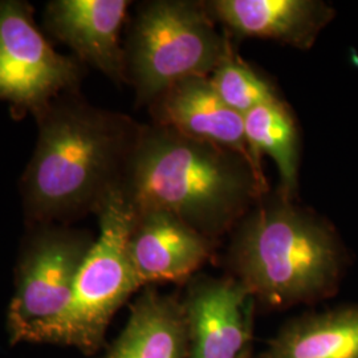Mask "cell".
<instances>
[{
  "instance_id": "cell-1",
  "label": "cell",
  "mask_w": 358,
  "mask_h": 358,
  "mask_svg": "<svg viewBox=\"0 0 358 358\" xmlns=\"http://www.w3.org/2000/svg\"><path fill=\"white\" fill-rule=\"evenodd\" d=\"M122 190L136 211L162 210L214 239L241 222L268 194L243 155L142 125Z\"/></svg>"
},
{
  "instance_id": "cell-2",
  "label": "cell",
  "mask_w": 358,
  "mask_h": 358,
  "mask_svg": "<svg viewBox=\"0 0 358 358\" xmlns=\"http://www.w3.org/2000/svg\"><path fill=\"white\" fill-rule=\"evenodd\" d=\"M38 118V146L22 180L28 215L47 222L99 213L124 185L142 125L73 99Z\"/></svg>"
},
{
  "instance_id": "cell-3",
  "label": "cell",
  "mask_w": 358,
  "mask_h": 358,
  "mask_svg": "<svg viewBox=\"0 0 358 358\" xmlns=\"http://www.w3.org/2000/svg\"><path fill=\"white\" fill-rule=\"evenodd\" d=\"M231 260L236 280L252 299L273 308L332 294L343 269L332 229L278 192L263 196L241 220Z\"/></svg>"
},
{
  "instance_id": "cell-4",
  "label": "cell",
  "mask_w": 358,
  "mask_h": 358,
  "mask_svg": "<svg viewBox=\"0 0 358 358\" xmlns=\"http://www.w3.org/2000/svg\"><path fill=\"white\" fill-rule=\"evenodd\" d=\"M205 3L155 0L137 13L125 48L127 77L137 103L150 105L189 77H210L231 53Z\"/></svg>"
},
{
  "instance_id": "cell-5",
  "label": "cell",
  "mask_w": 358,
  "mask_h": 358,
  "mask_svg": "<svg viewBox=\"0 0 358 358\" xmlns=\"http://www.w3.org/2000/svg\"><path fill=\"white\" fill-rule=\"evenodd\" d=\"M97 214L100 234L77 273L69 304L38 343L94 352L115 312L142 287L129 252L137 213L122 187L108 196Z\"/></svg>"
},
{
  "instance_id": "cell-6",
  "label": "cell",
  "mask_w": 358,
  "mask_h": 358,
  "mask_svg": "<svg viewBox=\"0 0 358 358\" xmlns=\"http://www.w3.org/2000/svg\"><path fill=\"white\" fill-rule=\"evenodd\" d=\"M80 78V64L52 48L27 3L0 1V100L38 117Z\"/></svg>"
},
{
  "instance_id": "cell-7",
  "label": "cell",
  "mask_w": 358,
  "mask_h": 358,
  "mask_svg": "<svg viewBox=\"0 0 358 358\" xmlns=\"http://www.w3.org/2000/svg\"><path fill=\"white\" fill-rule=\"evenodd\" d=\"M90 236L47 229L32 241L19 268L8 324L17 341H38L69 304L77 273L90 252Z\"/></svg>"
},
{
  "instance_id": "cell-8",
  "label": "cell",
  "mask_w": 358,
  "mask_h": 358,
  "mask_svg": "<svg viewBox=\"0 0 358 358\" xmlns=\"http://www.w3.org/2000/svg\"><path fill=\"white\" fill-rule=\"evenodd\" d=\"M254 299L236 279H201L183 301L187 358H243L251 334Z\"/></svg>"
},
{
  "instance_id": "cell-9",
  "label": "cell",
  "mask_w": 358,
  "mask_h": 358,
  "mask_svg": "<svg viewBox=\"0 0 358 358\" xmlns=\"http://www.w3.org/2000/svg\"><path fill=\"white\" fill-rule=\"evenodd\" d=\"M129 252L141 285L178 282L201 268L213 242L179 217L162 211H136Z\"/></svg>"
},
{
  "instance_id": "cell-10",
  "label": "cell",
  "mask_w": 358,
  "mask_h": 358,
  "mask_svg": "<svg viewBox=\"0 0 358 358\" xmlns=\"http://www.w3.org/2000/svg\"><path fill=\"white\" fill-rule=\"evenodd\" d=\"M129 6L127 0H56L48 4L45 20L80 60L121 83L128 81L121 31Z\"/></svg>"
},
{
  "instance_id": "cell-11",
  "label": "cell",
  "mask_w": 358,
  "mask_h": 358,
  "mask_svg": "<svg viewBox=\"0 0 358 358\" xmlns=\"http://www.w3.org/2000/svg\"><path fill=\"white\" fill-rule=\"evenodd\" d=\"M149 106L154 124L226 148L252 164L244 136V117L223 103L210 77L185 78L165 90Z\"/></svg>"
},
{
  "instance_id": "cell-12",
  "label": "cell",
  "mask_w": 358,
  "mask_h": 358,
  "mask_svg": "<svg viewBox=\"0 0 358 358\" xmlns=\"http://www.w3.org/2000/svg\"><path fill=\"white\" fill-rule=\"evenodd\" d=\"M206 7L215 22L242 38H266L296 50H310L333 17L317 0H211Z\"/></svg>"
},
{
  "instance_id": "cell-13",
  "label": "cell",
  "mask_w": 358,
  "mask_h": 358,
  "mask_svg": "<svg viewBox=\"0 0 358 358\" xmlns=\"http://www.w3.org/2000/svg\"><path fill=\"white\" fill-rule=\"evenodd\" d=\"M189 329L183 303L148 289L131 307L125 329L106 358H186Z\"/></svg>"
},
{
  "instance_id": "cell-14",
  "label": "cell",
  "mask_w": 358,
  "mask_h": 358,
  "mask_svg": "<svg viewBox=\"0 0 358 358\" xmlns=\"http://www.w3.org/2000/svg\"><path fill=\"white\" fill-rule=\"evenodd\" d=\"M260 358H358V306L296 319L269 341Z\"/></svg>"
},
{
  "instance_id": "cell-15",
  "label": "cell",
  "mask_w": 358,
  "mask_h": 358,
  "mask_svg": "<svg viewBox=\"0 0 358 358\" xmlns=\"http://www.w3.org/2000/svg\"><path fill=\"white\" fill-rule=\"evenodd\" d=\"M244 136L256 173L263 179L262 155L267 154L279 173L278 194L294 201L299 190L300 138L294 115L280 99L244 115Z\"/></svg>"
},
{
  "instance_id": "cell-16",
  "label": "cell",
  "mask_w": 358,
  "mask_h": 358,
  "mask_svg": "<svg viewBox=\"0 0 358 358\" xmlns=\"http://www.w3.org/2000/svg\"><path fill=\"white\" fill-rule=\"evenodd\" d=\"M210 81L223 103L243 117L257 106L279 99L268 81L245 64L235 51L213 72Z\"/></svg>"
}]
</instances>
